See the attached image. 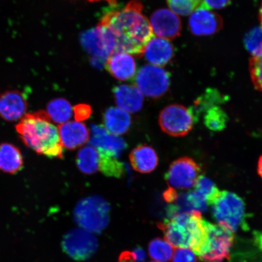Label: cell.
Returning a JSON list of instances; mask_svg holds the SVG:
<instances>
[{
  "label": "cell",
  "instance_id": "6da1fadb",
  "mask_svg": "<svg viewBox=\"0 0 262 262\" xmlns=\"http://www.w3.org/2000/svg\"><path fill=\"white\" fill-rule=\"evenodd\" d=\"M100 24L114 35V54L124 52L142 57L146 45L155 36L148 19L143 14V5L139 0H132L122 9L107 12Z\"/></svg>",
  "mask_w": 262,
  "mask_h": 262
},
{
  "label": "cell",
  "instance_id": "7a4b0ae2",
  "mask_svg": "<svg viewBox=\"0 0 262 262\" xmlns=\"http://www.w3.org/2000/svg\"><path fill=\"white\" fill-rule=\"evenodd\" d=\"M16 130L25 145L38 155L63 158V146L58 128L46 111L26 113L16 124Z\"/></svg>",
  "mask_w": 262,
  "mask_h": 262
},
{
  "label": "cell",
  "instance_id": "3957f363",
  "mask_svg": "<svg viewBox=\"0 0 262 262\" xmlns=\"http://www.w3.org/2000/svg\"><path fill=\"white\" fill-rule=\"evenodd\" d=\"M157 226L173 247L189 248L198 255L204 244L205 220L199 211L176 214Z\"/></svg>",
  "mask_w": 262,
  "mask_h": 262
},
{
  "label": "cell",
  "instance_id": "277c9868",
  "mask_svg": "<svg viewBox=\"0 0 262 262\" xmlns=\"http://www.w3.org/2000/svg\"><path fill=\"white\" fill-rule=\"evenodd\" d=\"M206 238L204 245L198 254L204 262H223L228 259L234 235L227 226L212 224L205 220Z\"/></svg>",
  "mask_w": 262,
  "mask_h": 262
},
{
  "label": "cell",
  "instance_id": "5b68a950",
  "mask_svg": "<svg viewBox=\"0 0 262 262\" xmlns=\"http://www.w3.org/2000/svg\"><path fill=\"white\" fill-rule=\"evenodd\" d=\"M213 217L218 224L227 226L234 232L249 229L247 222L245 203L234 192L222 191L212 205Z\"/></svg>",
  "mask_w": 262,
  "mask_h": 262
},
{
  "label": "cell",
  "instance_id": "8992f818",
  "mask_svg": "<svg viewBox=\"0 0 262 262\" xmlns=\"http://www.w3.org/2000/svg\"><path fill=\"white\" fill-rule=\"evenodd\" d=\"M110 206L99 196H91L78 202L74 209V220L82 229L100 233L110 222Z\"/></svg>",
  "mask_w": 262,
  "mask_h": 262
},
{
  "label": "cell",
  "instance_id": "52a82bcc",
  "mask_svg": "<svg viewBox=\"0 0 262 262\" xmlns=\"http://www.w3.org/2000/svg\"><path fill=\"white\" fill-rule=\"evenodd\" d=\"M196 122L191 107L172 104L161 111L159 118L160 128L172 137H183L191 131Z\"/></svg>",
  "mask_w": 262,
  "mask_h": 262
},
{
  "label": "cell",
  "instance_id": "ba28073f",
  "mask_svg": "<svg viewBox=\"0 0 262 262\" xmlns=\"http://www.w3.org/2000/svg\"><path fill=\"white\" fill-rule=\"evenodd\" d=\"M134 84L144 96L158 98L169 89L170 74L161 67L145 65L137 73Z\"/></svg>",
  "mask_w": 262,
  "mask_h": 262
},
{
  "label": "cell",
  "instance_id": "9c48e42d",
  "mask_svg": "<svg viewBox=\"0 0 262 262\" xmlns=\"http://www.w3.org/2000/svg\"><path fill=\"white\" fill-rule=\"evenodd\" d=\"M61 246L69 257L75 260L85 261L96 253L98 241L93 232L76 228L71 229L64 235Z\"/></svg>",
  "mask_w": 262,
  "mask_h": 262
},
{
  "label": "cell",
  "instance_id": "30bf717a",
  "mask_svg": "<svg viewBox=\"0 0 262 262\" xmlns=\"http://www.w3.org/2000/svg\"><path fill=\"white\" fill-rule=\"evenodd\" d=\"M80 40L82 47L94 58L106 60L116 49V40L112 33L100 24L96 28L83 32Z\"/></svg>",
  "mask_w": 262,
  "mask_h": 262
},
{
  "label": "cell",
  "instance_id": "8fae6325",
  "mask_svg": "<svg viewBox=\"0 0 262 262\" xmlns=\"http://www.w3.org/2000/svg\"><path fill=\"white\" fill-rule=\"evenodd\" d=\"M201 166L188 157L177 159L170 165L165 179L170 187L179 189H189L194 186L201 176Z\"/></svg>",
  "mask_w": 262,
  "mask_h": 262
},
{
  "label": "cell",
  "instance_id": "7c38bea8",
  "mask_svg": "<svg viewBox=\"0 0 262 262\" xmlns=\"http://www.w3.org/2000/svg\"><path fill=\"white\" fill-rule=\"evenodd\" d=\"M190 15L189 28L195 35L214 34L222 28L223 20L221 16L202 3Z\"/></svg>",
  "mask_w": 262,
  "mask_h": 262
},
{
  "label": "cell",
  "instance_id": "4fadbf2b",
  "mask_svg": "<svg viewBox=\"0 0 262 262\" xmlns=\"http://www.w3.org/2000/svg\"><path fill=\"white\" fill-rule=\"evenodd\" d=\"M149 23L154 34L168 40L178 37L182 29L178 14L168 9H160L154 12Z\"/></svg>",
  "mask_w": 262,
  "mask_h": 262
},
{
  "label": "cell",
  "instance_id": "5bb4252c",
  "mask_svg": "<svg viewBox=\"0 0 262 262\" xmlns=\"http://www.w3.org/2000/svg\"><path fill=\"white\" fill-rule=\"evenodd\" d=\"M90 145L115 157H119L126 148L127 145L121 137L108 132L103 126L93 124Z\"/></svg>",
  "mask_w": 262,
  "mask_h": 262
},
{
  "label": "cell",
  "instance_id": "9a60e30c",
  "mask_svg": "<svg viewBox=\"0 0 262 262\" xmlns=\"http://www.w3.org/2000/svg\"><path fill=\"white\" fill-rule=\"evenodd\" d=\"M27 110V101L19 91H6L0 96V117L8 122L20 120Z\"/></svg>",
  "mask_w": 262,
  "mask_h": 262
},
{
  "label": "cell",
  "instance_id": "2e32d148",
  "mask_svg": "<svg viewBox=\"0 0 262 262\" xmlns=\"http://www.w3.org/2000/svg\"><path fill=\"white\" fill-rule=\"evenodd\" d=\"M58 130L62 146L68 149H76L90 140V134L86 126L77 121L60 124Z\"/></svg>",
  "mask_w": 262,
  "mask_h": 262
},
{
  "label": "cell",
  "instance_id": "e0dca14e",
  "mask_svg": "<svg viewBox=\"0 0 262 262\" xmlns=\"http://www.w3.org/2000/svg\"><path fill=\"white\" fill-rule=\"evenodd\" d=\"M104 67L113 77L121 81L132 79L136 74L137 67L132 55L118 52L106 59Z\"/></svg>",
  "mask_w": 262,
  "mask_h": 262
},
{
  "label": "cell",
  "instance_id": "ac0fdd59",
  "mask_svg": "<svg viewBox=\"0 0 262 262\" xmlns=\"http://www.w3.org/2000/svg\"><path fill=\"white\" fill-rule=\"evenodd\" d=\"M143 55L149 63L160 67L172 60L174 49L169 40L154 36L146 45Z\"/></svg>",
  "mask_w": 262,
  "mask_h": 262
},
{
  "label": "cell",
  "instance_id": "d6986e66",
  "mask_svg": "<svg viewBox=\"0 0 262 262\" xmlns=\"http://www.w3.org/2000/svg\"><path fill=\"white\" fill-rule=\"evenodd\" d=\"M117 105L127 113L139 112L143 107V94L135 85L121 84L114 88Z\"/></svg>",
  "mask_w": 262,
  "mask_h": 262
},
{
  "label": "cell",
  "instance_id": "ffe728a7",
  "mask_svg": "<svg viewBox=\"0 0 262 262\" xmlns=\"http://www.w3.org/2000/svg\"><path fill=\"white\" fill-rule=\"evenodd\" d=\"M129 160L133 169L143 173L155 171L159 164V157L155 149L147 145L134 148L130 154Z\"/></svg>",
  "mask_w": 262,
  "mask_h": 262
},
{
  "label": "cell",
  "instance_id": "44dd1931",
  "mask_svg": "<svg viewBox=\"0 0 262 262\" xmlns=\"http://www.w3.org/2000/svg\"><path fill=\"white\" fill-rule=\"evenodd\" d=\"M103 122L108 132L121 136L129 130L131 117L128 113L121 108L111 107L104 113Z\"/></svg>",
  "mask_w": 262,
  "mask_h": 262
},
{
  "label": "cell",
  "instance_id": "7402d4cb",
  "mask_svg": "<svg viewBox=\"0 0 262 262\" xmlns=\"http://www.w3.org/2000/svg\"><path fill=\"white\" fill-rule=\"evenodd\" d=\"M24 166L20 150L12 144H0V171L14 174Z\"/></svg>",
  "mask_w": 262,
  "mask_h": 262
},
{
  "label": "cell",
  "instance_id": "603a6c76",
  "mask_svg": "<svg viewBox=\"0 0 262 262\" xmlns=\"http://www.w3.org/2000/svg\"><path fill=\"white\" fill-rule=\"evenodd\" d=\"M227 99V97L223 96L217 90L209 89L206 91L196 98L194 105L191 107L196 122H198L199 116L202 113H205L213 106H219V104L225 102Z\"/></svg>",
  "mask_w": 262,
  "mask_h": 262
},
{
  "label": "cell",
  "instance_id": "cb8c5ba5",
  "mask_svg": "<svg viewBox=\"0 0 262 262\" xmlns=\"http://www.w3.org/2000/svg\"><path fill=\"white\" fill-rule=\"evenodd\" d=\"M99 160L100 156L97 149L93 146H86L78 153L77 165L84 174H94L98 171Z\"/></svg>",
  "mask_w": 262,
  "mask_h": 262
},
{
  "label": "cell",
  "instance_id": "d4e9b609",
  "mask_svg": "<svg viewBox=\"0 0 262 262\" xmlns=\"http://www.w3.org/2000/svg\"><path fill=\"white\" fill-rule=\"evenodd\" d=\"M46 112L52 121L61 124L67 122L73 116V108L68 100L59 98L48 103Z\"/></svg>",
  "mask_w": 262,
  "mask_h": 262
},
{
  "label": "cell",
  "instance_id": "484cf974",
  "mask_svg": "<svg viewBox=\"0 0 262 262\" xmlns=\"http://www.w3.org/2000/svg\"><path fill=\"white\" fill-rule=\"evenodd\" d=\"M205 113L204 124L209 130L213 132H220L227 126L228 116L221 107L213 106Z\"/></svg>",
  "mask_w": 262,
  "mask_h": 262
},
{
  "label": "cell",
  "instance_id": "4316f807",
  "mask_svg": "<svg viewBox=\"0 0 262 262\" xmlns=\"http://www.w3.org/2000/svg\"><path fill=\"white\" fill-rule=\"evenodd\" d=\"M100 156L98 171L108 177L119 178L123 174L124 168L117 157L98 150Z\"/></svg>",
  "mask_w": 262,
  "mask_h": 262
},
{
  "label": "cell",
  "instance_id": "83f0119b",
  "mask_svg": "<svg viewBox=\"0 0 262 262\" xmlns=\"http://www.w3.org/2000/svg\"><path fill=\"white\" fill-rule=\"evenodd\" d=\"M148 253L155 261L168 262L172 257L173 247L165 239L156 238L150 242Z\"/></svg>",
  "mask_w": 262,
  "mask_h": 262
},
{
  "label": "cell",
  "instance_id": "f1b7e54d",
  "mask_svg": "<svg viewBox=\"0 0 262 262\" xmlns=\"http://www.w3.org/2000/svg\"><path fill=\"white\" fill-rule=\"evenodd\" d=\"M195 191L204 196L208 205H212L220 195L221 191L211 179L201 175L194 185Z\"/></svg>",
  "mask_w": 262,
  "mask_h": 262
},
{
  "label": "cell",
  "instance_id": "f546056e",
  "mask_svg": "<svg viewBox=\"0 0 262 262\" xmlns=\"http://www.w3.org/2000/svg\"><path fill=\"white\" fill-rule=\"evenodd\" d=\"M244 43L253 57H262V28L251 29L245 35Z\"/></svg>",
  "mask_w": 262,
  "mask_h": 262
},
{
  "label": "cell",
  "instance_id": "4dcf8cb0",
  "mask_svg": "<svg viewBox=\"0 0 262 262\" xmlns=\"http://www.w3.org/2000/svg\"><path fill=\"white\" fill-rule=\"evenodd\" d=\"M171 11L176 14L186 16L202 5V0H166Z\"/></svg>",
  "mask_w": 262,
  "mask_h": 262
},
{
  "label": "cell",
  "instance_id": "1f68e13d",
  "mask_svg": "<svg viewBox=\"0 0 262 262\" xmlns=\"http://www.w3.org/2000/svg\"><path fill=\"white\" fill-rule=\"evenodd\" d=\"M249 69L254 87L262 93V57H252Z\"/></svg>",
  "mask_w": 262,
  "mask_h": 262
},
{
  "label": "cell",
  "instance_id": "d6a6232c",
  "mask_svg": "<svg viewBox=\"0 0 262 262\" xmlns=\"http://www.w3.org/2000/svg\"><path fill=\"white\" fill-rule=\"evenodd\" d=\"M172 262H196L195 254L191 249L177 248L172 255Z\"/></svg>",
  "mask_w": 262,
  "mask_h": 262
},
{
  "label": "cell",
  "instance_id": "836d02e7",
  "mask_svg": "<svg viewBox=\"0 0 262 262\" xmlns=\"http://www.w3.org/2000/svg\"><path fill=\"white\" fill-rule=\"evenodd\" d=\"M73 113L75 120L80 122L89 119L92 114L91 107L87 104H78L73 107Z\"/></svg>",
  "mask_w": 262,
  "mask_h": 262
},
{
  "label": "cell",
  "instance_id": "e575fe53",
  "mask_svg": "<svg viewBox=\"0 0 262 262\" xmlns=\"http://www.w3.org/2000/svg\"><path fill=\"white\" fill-rule=\"evenodd\" d=\"M232 0H203L202 4L210 9H221L230 4Z\"/></svg>",
  "mask_w": 262,
  "mask_h": 262
},
{
  "label": "cell",
  "instance_id": "d590c367",
  "mask_svg": "<svg viewBox=\"0 0 262 262\" xmlns=\"http://www.w3.org/2000/svg\"><path fill=\"white\" fill-rule=\"evenodd\" d=\"M179 193L174 188L169 187L163 192V196L166 202L169 204H172L178 199Z\"/></svg>",
  "mask_w": 262,
  "mask_h": 262
},
{
  "label": "cell",
  "instance_id": "8d00e7d4",
  "mask_svg": "<svg viewBox=\"0 0 262 262\" xmlns=\"http://www.w3.org/2000/svg\"><path fill=\"white\" fill-rule=\"evenodd\" d=\"M118 262H137L132 251H124L120 254Z\"/></svg>",
  "mask_w": 262,
  "mask_h": 262
},
{
  "label": "cell",
  "instance_id": "74e56055",
  "mask_svg": "<svg viewBox=\"0 0 262 262\" xmlns=\"http://www.w3.org/2000/svg\"><path fill=\"white\" fill-rule=\"evenodd\" d=\"M137 262H144L146 259L145 251L142 248H136L132 251Z\"/></svg>",
  "mask_w": 262,
  "mask_h": 262
},
{
  "label": "cell",
  "instance_id": "f35d334b",
  "mask_svg": "<svg viewBox=\"0 0 262 262\" xmlns=\"http://www.w3.org/2000/svg\"><path fill=\"white\" fill-rule=\"evenodd\" d=\"M254 242L255 246L258 249H259L262 253V232H254Z\"/></svg>",
  "mask_w": 262,
  "mask_h": 262
},
{
  "label": "cell",
  "instance_id": "ab89813d",
  "mask_svg": "<svg viewBox=\"0 0 262 262\" xmlns=\"http://www.w3.org/2000/svg\"><path fill=\"white\" fill-rule=\"evenodd\" d=\"M257 172L258 174L259 175L261 179H262V155L260 157L259 159H258Z\"/></svg>",
  "mask_w": 262,
  "mask_h": 262
},
{
  "label": "cell",
  "instance_id": "60d3db41",
  "mask_svg": "<svg viewBox=\"0 0 262 262\" xmlns=\"http://www.w3.org/2000/svg\"><path fill=\"white\" fill-rule=\"evenodd\" d=\"M252 257L253 258L250 260L251 262H262V255H258V254L257 255H254L253 253Z\"/></svg>",
  "mask_w": 262,
  "mask_h": 262
},
{
  "label": "cell",
  "instance_id": "b9f144b4",
  "mask_svg": "<svg viewBox=\"0 0 262 262\" xmlns=\"http://www.w3.org/2000/svg\"><path fill=\"white\" fill-rule=\"evenodd\" d=\"M90 2H97L100 1H105L109 3L111 5H115L116 3V0H88Z\"/></svg>",
  "mask_w": 262,
  "mask_h": 262
},
{
  "label": "cell",
  "instance_id": "7bdbcfd3",
  "mask_svg": "<svg viewBox=\"0 0 262 262\" xmlns=\"http://www.w3.org/2000/svg\"><path fill=\"white\" fill-rule=\"evenodd\" d=\"M258 17H259V19H260V21L261 23V28H262V4H261V8L260 9L259 15H258Z\"/></svg>",
  "mask_w": 262,
  "mask_h": 262
},
{
  "label": "cell",
  "instance_id": "ee69618b",
  "mask_svg": "<svg viewBox=\"0 0 262 262\" xmlns=\"http://www.w3.org/2000/svg\"><path fill=\"white\" fill-rule=\"evenodd\" d=\"M149 262H159V261H149Z\"/></svg>",
  "mask_w": 262,
  "mask_h": 262
}]
</instances>
